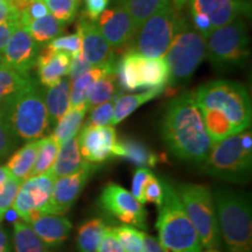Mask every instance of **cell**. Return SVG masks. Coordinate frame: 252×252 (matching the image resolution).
Masks as SVG:
<instances>
[{
	"mask_svg": "<svg viewBox=\"0 0 252 252\" xmlns=\"http://www.w3.org/2000/svg\"><path fill=\"white\" fill-rule=\"evenodd\" d=\"M13 247L15 252H49L46 244L23 220H15L13 224Z\"/></svg>",
	"mask_w": 252,
	"mask_h": 252,
	"instance_id": "1f68e13d",
	"label": "cell"
},
{
	"mask_svg": "<svg viewBox=\"0 0 252 252\" xmlns=\"http://www.w3.org/2000/svg\"><path fill=\"white\" fill-rule=\"evenodd\" d=\"M20 143L17 135L9 127L8 123L6 122L4 113L0 108V161L7 158Z\"/></svg>",
	"mask_w": 252,
	"mask_h": 252,
	"instance_id": "74e56055",
	"label": "cell"
},
{
	"mask_svg": "<svg viewBox=\"0 0 252 252\" xmlns=\"http://www.w3.org/2000/svg\"><path fill=\"white\" fill-rule=\"evenodd\" d=\"M112 232L122 244L125 252H143L144 232L131 225L111 226Z\"/></svg>",
	"mask_w": 252,
	"mask_h": 252,
	"instance_id": "d590c367",
	"label": "cell"
},
{
	"mask_svg": "<svg viewBox=\"0 0 252 252\" xmlns=\"http://www.w3.org/2000/svg\"><path fill=\"white\" fill-rule=\"evenodd\" d=\"M87 111V106H83V108H70L65 112V115L56 123L54 132L52 133L56 143L61 145L78 134Z\"/></svg>",
	"mask_w": 252,
	"mask_h": 252,
	"instance_id": "4dcf8cb0",
	"label": "cell"
},
{
	"mask_svg": "<svg viewBox=\"0 0 252 252\" xmlns=\"http://www.w3.org/2000/svg\"><path fill=\"white\" fill-rule=\"evenodd\" d=\"M169 1L171 0H119V5L127 12L135 30H138L151 15Z\"/></svg>",
	"mask_w": 252,
	"mask_h": 252,
	"instance_id": "d6a6232c",
	"label": "cell"
},
{
	"mask_svg": "<svg viewBox=\"0 0 252 252\" xmlns=\"http://www.w3.org/2000/svg\"><path fill=\"white\" fill-rule=\"evenodd\" d=\"M108 72H116V68L94 67L70 82V108L87 106V96L93 84Z\"/></svg>",
	"mask_w": 252,
	"mask_h": 252,
	"instance_id": "f1b7e54d",
	"label": "cell"
},
{
	"mask_svg": "<svg viewBox=\"0 0 252 252\" xmlns=\"http://www.w3.org/2000/svg\"><path fill=\"white\" fill-rule=\"evenodd\" d=\"M41 47L20 24L0 55L6 67L31 75V71L35 68Z\"/></svg>",
	"mask_w": 252,
	"mask_h": 252,
	"instance_id": "9a60e30c",
	"label": "cell"
},
{
	"mask_svg": "<svg viewBox=\"0 0 252 252\" xmlns=\"http://www.w3.org/2000/svg\"><path fill=\"white\" fill-rule=\"evenodd\" d=\"M0 252H12V243L8 231L0 226Z\"/></svg>",
	"mask_w": 252,
	"mask_h": 252,
	"instance_id": "f907efd6",
	"label": "cell"
},
{
	"mask_svg": "<svg viewBox=\"0 0 252 252\" xmlns=\"http://www.w3.org/2000/svg\"><path fill=\"white\" fill-rule=\"evenodd\" d=\"M93 68L86 61V59L83 58L82 53H78V54L71 56V63H70V68H69V72H68V78L72 82L74 80H76L78 76L83 75L84 72L89 71L90 69Z\"/></svg>",
	"mask_w": 252,
	"mask_h": 252,
	"instance_id": "bcb514c9",
	"label": "cell"
},
{
	"mask_svg": "<svg viewBox=\"0 0 252 252\" xmlns=\"http://www.w3.org/2000/svg\"><path fill=\"white\" fill-rule=\"evenodd\" d=\"M106 228L108 225L100 217H94L82 223L76 238L78 252H97Z\"/></svg>",
	"mask_w": 252,
	"mask_h": 252,
	"instance_id": "f546056e",
	"label": "cell"
},
{
	"mask_svg": "<svg viewBox=\"0 0 252 252\" xmlns=\"http://www.w3.org/2000/svg\"><path fill=\"white\" fill-rule=\"evenodd\" d=\"M78 135V145L82 158L87 162L96 163L106 161L113 158L117 135L112 126H89L84 125Z\"/></svg>",
	"mask_w": 252,
	"mask_h": 252,
	"instance_id": "2e32d148",
	"label": "cell"
},
{
	"mask_svg": "<svg viewBox=\"0 0 252 252\" xmlns=\"http://www.w3.org/2000/svg\"><path fill=\"white\" fill-rule=\"evenodd\" d=\"M94 23L99 33L113 49L130 45L137 32L130 15L119 4L105 9Z\"/></svg>",
	"mask_w": 252,
	"mask_h": 252,
	"instance_id": "e0dca14e",
	"label": "cell"
},
{
	"mask_svg": "<svg viewBox=\"0 0 252 252\" xmlns=\"http://www.w3.org/2000/svg\"><path fill=\"white\" fill-rule=\"evenodd\" d=\"M33 1L34 0H8L9 4H11L12 7L18 12L19 15L23 13L25 9H26Z\"/></svg>",
	"mask_w": 252,
	"mask_h": 252,
	"instance_id": "816d5d0a",
	"label": "cell"
},
{
	"mask_svg": "<svg viewBox=\"0 0 252 252\" xmlns=\"http://www.w3.org/2000/svg\"><path fill=\"white\" fill-rule=\"evenodd\" d=\"M59 147L60 145L56 143V140L53 138L52 134L41 138L35 163H34L33 169H32L31 176L40 175L52 171L56 156H58Z\"/></svg>",
	"mask_w": 252,
	"mask_h": 252,
	"instance_id": "836d02e7",
	"label": "cell"
},
{
	"mask_svg": "<svg viewBox=\"0 0 252 252\" xmlns=\"http://www.w3.org/2000/svg\"><path fill=\"white\" fill-rule=\"evenodd\" d=\"M113 158H123L137 167H146V168L154 167L160 160L159 157L143 143L130 138L116 141Z\"/></svg>",
	"mask_w": 252,
	"mask_h": 252,
	"instance_id": "cb8c5ba5",
	"label": "cell"
},
{
	"mask_svg": "<svg viewBox=\"0 0 252 252\" xmlns=\"http://www.w3.org/2000/svg\"><path fill=\"white\" fill-rule=\"evenodd\" d=\"M188 12H189V17H190V23L193 25V27L204 37V39H206V37L210 34V32L214 30L212 24H210L209 19H208L203 13L193 11V9L188 8Z\"/></svg>",
	"mask_w": 252,
	"mask_h": 252,
	"instance_id": "ee69618b",
	"label": "cell"
},
{
	"mask_svg": "<svg viewBox=\"0 0 252 252\" xmlns=\"http://www.w3.org/2000/svg\"><path fill=\"white\" fill-rule=\"evenodd\" d=\"M33 78L6 65L0 67V102L26 87Z\"/></svg>",
	"mask_w": 252,
	"mask_h": 252,
	"instance_id": "e575fe53",
	"label": "cell"
},
{
	"mask_svg": "<svg viewBox=\"0 0 252 252\" xmlns=\"http://www.w3.org/2000/svg\"><path fill=\"white\" fill-rule=\"evenodd\" d=\"M45 102L50 126H55L70 109V80L68 76L45 89Z\"/></svg>",
	"mask_w": 252,
	"mask_h": 252,
	"instance_id": "7402d4cb",
	"label": "cell"
},
{
	"mask_svg": "<svg viewBox=\"0 0 252 252\" xmlns=\"http://www.w3.org/2000/svg\"><path fill=\"white\" fill-rule=\"evenodd\" d=\"M54 182L55 176L52 171L25 180L12 206L17 215L27 222L33 213H48Z\"/></svg>",
	"mask_w": 252,
	"mask_h": 252,
	"instance_id": "7c38bea8",
	"label": "cell"
},
{
	"mask_svg": "<svg viewBox=\"0 0 252 252\" xmlns=\"http://www.w3.org/2000/svg\"><path fill=\"white\" fill-rule=\"evenodd\" d=\"M97 252H125L117 237L112 232L111 226L106 228L102 239H100Z\"/></svg>",
	"mask_w": 252,
	"mask_h": 252,
	"instance_id": "7bdbcfd3",
	"label": "cell"
},
{
	"mask_svg": "<svg viewBox=\"0 0 252 252\" xmlns=\"http://www.w3.org/2000/svg\"><path fill=\"white\" fill-rule=\"evenodd\" d=\"M187 7L180 12L172 43L163 56L169 71L168 86L188 82L207 58L206 39L191 25Z\"/></svg>",
	"mask_w": 252,
	"mask_h": 252,
	"instance_id": "8992f818",
	"label": "cell"
},
{
	"mask_svg": "<svg viewBox=\"0 0 252 252\" xmlns=\"http://www.w3.org/2000/svg\"><path fill=\"white\" fill-rule=\"evenodd\" d=\"M220 241L228 252H252V212L249 195L228 188L213 194Z\"/></svg>",
	"mask_w": 252,
	"mask_h": 252,
	"instance_id": "277c9868",
	"label": "cell"
},
{
	"mask_svg": "<svg viewBox=\"0 0 252 252\" xmlns=\"http://www.w3.org/2000/svg\"><path fill=\"white\" fill-rule=\"evenodd\" d=\"M40 139L30 141L24 145L21 149L12 154L8 159L6 167L11 173L12 176L19 179V180L25 181L31 176L32 169H33L34 163H35L37 150H39Z\"/></svg>",
	"mask_w": 252,
	"mask_h": 252,
	"instance_id": "484cf974",
	"label": "cell"
},
{
	"mask_svg": "<svg viewBox=\"0 0 252 252\" xmlns=\"http://www.w3.org/2000/svg\"><path fill=\"white\" fill-rule=\"evenodd\" d=\"M49 14V9L47 8L43 0H34L28 7L20 14V21L34 20Z\"/></svg>",
	"mask_w": 252,
	"mask_h": 252,
	"instance_id": "f6af8a7d",
	"label": "cell"
},
{
	"mask_svg": "<svg viewBox=\"0 0 252 252\" xmlns=\"http://www.w3.org/2000/svg\"><path fill=\"white\" fill-rule=\"evenodd\" d=\"M9 176H11V173H9L7 167L0 166V187L8 180Z\"/></svg>",
	"mask_w": 252,
	"mask_h": 252,
	"instance_id": "f5cc1de1",
	"label": "cell"
},
{
	"mask_svg": "<svg viewBox=\"0 0 252 252\" xmlns=\"http://www.w3.org/2000/svg\"><path fill=\"white\" fill-rule=\"evenodd\" d=\"M207 56L214 67L230 69L242 67L248 61L249 37L243 18L214 28L206 37Z\"/></svg>",
	"mask_w": 252,
	"mask_h": 252,
	"instance_id": "30bf717a",
	"label": "cell"
},
{
	"mask_svg": "<svg viewBox=\"0 0 252 252\" xmlns=\"http://www.w3.org/2000/svg\"><path fill=\"white\" fill-rule=\"evenodd\" d=\"M28 224L39 236L47 248L61 245L68 238L72 228L71 222L64 215L35 212L27 220Z\"/></svg>",
	"mask_w": 252,
	"mask_h": 252,
	"instance_id": "d6986e66",
	"label": "cell"
},
{
	"mask_svg": "<svg viewBox=\"0 0 252 252\" xmlns=\"http://www.w3.org/2000/svg\"><path fill=\"white\" fill-rule=\"evenodd\" d=\"M20 25V19L19 20H9L6 23L0 24V54L5 49L6 45L13 35V33Z\"/></svg>",
	"mask_w": 252,
	"mask_h": 252,
	"instance_id": "7dc6e473",
	"label": "cell"
},
{
	"mask_svg": "<svg viewBox=\"0 0 252 252\" xmlns=\"http://www.w3.org/2000/svg\"><path fill=\"white\" fill-rule=\"evenodd\" d=\"M86 163L87 161L82 158L80 151L78 135H75L71 139H68L60 145L52 173L55 176V179H58L77 172Z\"/></svg>",
	"mask_w": 252,
	"mask_h": 252,
	"instance_id": "603a6c76",
	"label": "cell"
},
{
	"mask_svg": "<svg viewBox=\"0 0 252 252\" xmlns=\"http://www.w3.org/2000/svg\"><path fill=\"white\" fill-rule=\"evenodd\" d=\"M153 173L150 168L146 167H138L133 173V178H132V186H131V194L137 198L141 204L143 202V194H144V188L146 185L147 180L150 179V176Z\"/></svg>",
	"mask_w": 252,
	"mask_h": 252,
	"instance_id": "b9f144b4",
	"label": "cell"
},
{
	"mask_svg": "<svg viewBox=\"0 0 252 252\" xmlns=\"http://www.w3.org/2000/svg\"><path fill=\"white\" fill-rule=\"evenodd\" d=\"M9 127L21 141L39 140L48 132L50 124L45 102V87L33 78L26 87L0 102Z\"/></svg>",
	"mask_w": 252,
	"mask_h": 252,
	"instance_id": "7a4b0ae2",
	"label": "cell"
},
{
	"mask_svg": "<svg viewBox=\"0 0 252 252\" xmlns=\"http://www.w3.org/2000/svg\"><path fill=\"white\" fill-rule=\"evenodd\" d=\"M195 94L200 110H209L226 119L235 134L247 130L251 124V99L243 84L216 80L201 86Z\"/></svg>",
	"mask_w": 252,
	"mask_h": 252,
	"instance_id": "5b68a950",
	"label": "cell"
},
{
	"mask_svg": "<svg viewBox=\"0 0 252 252\" xmlns=\"http://www.w3.org/2000/svg\"><path fill=\"white\" fill-rule=\"evenodd\" d=\"M20 24L41 46L47 45L49 41L61 36V34L65 31V25L60 23L58 19L50 13L42 18L34 19V20L20 21Z\"/></svg>",
	"mask_w": 252,
	"mask_h": 252,
	"instance_id": "d4e9b609",
	"label": "cell"
},
{
	"mask_svg": "<svg viewBox=\"0 0 252 252\" xmlns=\"http://www.w3.org/2000/svg\"><path fill=\"white\" fill-rule=\"evenodd\" d=\"M202 252H220V251L217 250V249H208V250L202 251Z\"/></svg>",
	"mask_w": 252,
	"mask_h": 252,
	"instance_id": "11a10c76",
	"label": "cell"
},
{
	"mask_svg": "<svg viewBox=\"0 0 252 252\" xmlns=\"http://www.w3.org/2000/svg\"><path fill=\"white\" fill-rule=\"evenodd\" d=\"M251 167L252 150L245 149L241 133H237L213 144L201 162V172L220 180L241 184L250 179Z\"/></svg>",
	"mask_w": 252,
	"mask_h": 252,
	"instance_id": "ba28073f",
	"label": "cell"
},
{
	"mask_svg": "<svg viewBox=\"0 0 252 252\" xmlns=\"http://www.w3.org/2000/svg\"><path fill=\"white\" fill-rule=\"evenodd\" d=\"M5 214H6V212H4V210L0 209V223H1V222H2V220H4Z\"/></svg>",
	"mask_w": 252,
	"mask_h": 252,
	"instance_id": "db71d44e",
	"label": "cell"
},
{
	"mask_svg": "<svg viewBox=\"0 0 252 252\" xmlns=\"http://www.w3.org/2000/svg\"><path fill=\"white\" fill-rule=\"evenodd\" d=\"M133 61L139 89H166L169 71L165 59L145 58L133 50Z\"/></svg>",
	"mask_w": 252,
	"mask_h": 252,
	"instance_id": "44dd1931",
	"label": "cell"
},
{
	"mask_svg": "<svg viewBox=\"0 0 252 252\" xmlns=\"http://www.w3.org/2000/svg\"><path fill=\"white\" fill-rule=\"evenodd\" d=\"M188 8L203 13L213 28H219L250 15L251 2L250 0H188Z\"/></svg>",
	"mask_w": 252,
	"mask_h": 252,
	"instance_id": "ac0fdd59",
	"label": "cell"
},
{
	"mask_svg": "<svg viewBox=\"0 0 252 252\" xmlns=\"http://www.w3.org/2000/svg\"><path fill=\"white\" fill-rule=\"evenodd\" d=\"M175 190L188 219L196 229L203 249L220 248L222 241L210 188L197 184H180Z\"/></svg>",
	"mask_w": 252,
	"mask_h": 252,
	"instance_id": "9c48e42d",
	"label": "cell"
},
{
	"mask_svg": "<svg viewBox=\"0 0 252 252\" xmlns=\"http://www.w3.org/2000/svg\"><path fill=\"white\" fill-rule=\"evenodd\" d=\"M77 32L82 37V55L91 67L116 68L118 60L115 49L99 33L96 23L84 13L78 20Z\"/></svg>",
	"mask_w": 252,
	"mask_h": 252,
	"instance_id": "5bb4252c",
	"label": "cell"
},
{
	"mask_svg": "<svg viewBox=\"0 0 252 252\" xmlns=\"http://www.w3.org/2000/svg\"><path fill=\"white\" fill-rule=\"evenodd\" d=\"M113 105H115V99L110 102L103 103L96 108L90 110V117L88 119L86 125L89 126H109L111 125L112 115H113Z\"/></svg>",
	"mask_w": 252,
	"mask_h": 252,
	"instance_id": "ab89813d",
	"label": "cell"
},
{
	"mask_svg": "<svg viewBox=\"0 0 252 252\" xmlns=\"http://www.w3.org/2000/svg\"><path fill=\"white\" fill-rule=\"evenodd\" d=\"M97 168L98 165L96 163L87 162L77 172L55 179L48 213L64 215L76 202Z\"/></svg>",
	"mask_w": 252,
	"mask_h": 252,
	"instance_id": "4fadbf2b",
	"label": "cell"
},
{
	"mask_svg": "<svg viewBox=\"0 0 252 252\" xmlns=\"http://www.w3.org/2000/svg\"><path fill=\"white\" fill-rule=\"evenodd\" d=\"M161 134L167 149L178 159L195 163L206 159L213 143L194 93L181 94L168 104L162 118Z\"/></svg>",
	"mask_w": 252,
	"mask_h": 252,
	"instance_id": "6da1fadb",
	"label": "cell"
},
{
	"mask_svg": "<svg viewBox=\"0 0 252 252\" xmlns=\"http://www.w3.org/2000/svg\"><path fill=\"white\" fill-rule=\"evenodd\" d=\"M187 5L188 0H171L162 6L138 28L131 49L145 58H163L172 43L180 12Z\"/></svg>",
	"mask_w": 252,
	"mask_h": 252,
	"instance_id": "52a82bcc",
	"label": "cell"
},
{
	"mask_svg": "<svg viewBox=\"0 0 252 252\" xmlns=\"http://www.w3.org/2000/svg\"><path fill=\"white\" fill-rule=\"evenodd\" d=\"M4 65V63H2V59H1V55H0V67H2Z\"/></svg>",
	"mask_w": 252,
	"mask_h": 252,
	"instance_id": "9f6ffc18",
	"label": "cell"
},
{
	"mask_svg": "<svg viewBox=\"0 0 252 252\" xmlns=\"http://www.w3.org/2000/svg\"><path fill=\"white\" fill-rule=\"evenodd\" d=\"M70 63V54L43 46L35 63L37 82L45 88L54 86L60 80L68 76Z\"/></svg>",
	"mask_w": 252,
	"mask_h": 252,
	"instance_id": "ffe728a7",
	"label": "cell"
},
{
	"mask_svg": "<svg viewBox=\"0 0 252 252\" xmlns=\"http://www.w3.org/2000/svg\"><path fill=\"white\" fill-rule=\"evenodd\" d=\"M165 90L161 89H149L145 93L134 94H121L115 99L112 115V125H117L132 115L135 110L144 105L145 103L150 102L153 98L159 96Z\"/></svg>",
	"mask_w": 252,
	"mask_h": 252,
	"instance_id": "4316f807",
	"label": "cell"
},
{
	"mask_svg": "<svg viewBox=\"0 0 252 252\" xmlns=\"http://www.w3.org/2000/svg\"><path fill=\"white\" fill-rule=\"evenodd\" d=\"M19 19H20V15L8 1L0 2V24L9 20H19Z\"/></svg>",
	"mask_w": 252,
	"mask_h": 252,
	"instance_id": "c3c4849f",
	"label": "cell"
},
{
	"mask_svg": "<svg viewBox=\"0 0 252 252\" xmlns=\"http://www.w3.org/2000/svg\"><path fill=\"white\" fill-rule=\"evenodd\" d=\"M5 1H8V0H0V2H5Z\"/></svg>",
	"mask_w": 252,
	"mask_h": 252,
	"instance_id": "6f0895ef",
	"label": "cell"
},
{
	"mask_svg": "<svg viewBox=\"0 0 252 252\" xmlns=\"http://www.w3.org/2000/svg\"><path fill=\"white\" fill-rule=\"evenodd\" d=\"M49 9V13L58 19L60 23L69 24L76 18L81 0H43Z\"/></svg>",
	"mask_w": 252,
	"mask_h": 252,
	"instance_id": "8d00e7d4",
	"label": "cell"
},
{
	"mask_svg": "<svg viewBox=\"0 0 252 252\" xmlns=\"http://www.w3.org/2000/svg\"><path fill=\"white\" fill-rule=\"evenodd\" d=\"M163 196V189L161 185V180L156 178V175L152 174L147 180L144 188L143 194V202L144 204L154 203L157 207L160 206Z\"/></svg>",
	"mask_w": 252,
	"mask_h": 252,
	"instance_id": "60d3db41",
	"label": "cell"
},
{
	"mask_svg": "<svg viewBox=\"0 0 252 252\" xmlns=\"http://www.w3.org/2000/svg\"><path fill=\"white\" fill-rule=\"evenodd\" d=\"M116 72H108L99 77L90 88L87 96V108L91 110L100 104L110 102L121 96L122 91Z\"/></svg>",
	"mask_w": 252,
	"mask_h": 252,
	"instance_id": "83f0119b",
	"label": "cell"
},
{
	"mask_svg": "<svg viewBox=\"0 0 252 252\" xmlns=\"http://www.w3.org/2000/svg\"><path fill=\"white\" fill-rule=\"evenodd\" d=\"M98 204L108 215L117 219L123 224L134 228H147V212L131 191L121 185L109 182L99 195Z\"/></svg>",
	"mask_w": 252,
	"mask_h": 252,
	"instance_id": "8fae6325",
	"label": "cell"
},
{
	"mask_svg": "<svg viewBox=\"0 0 252 252\" xmlns=\"http://www.w3.org/2000/svg\"><path fill=\"white\" fill-rule=\"evenodd\" d=\"M143 252H165L160 247L159 242L157 238L152 237L149 234L144 232V250Z\"/></svg>",
	"mask_w": 252,
	"mask_h": 252,
	"instance_id": "681fc988",
	"label": "cell"
},
{
	"mask_svg": "<svg viewBox=\"0 0 252 252\" xmlns=\"http://www.w3.org/2000/svg\"><path fill=\"white\" fill-rule=\"evenodd\" d=\"M45 46L53 50L65 52L74 56L78 53H82V37L80 33L76 32V33L70 34V35L56 37V39L49 41Z\"/></svg>",
	"mask_w": 252,
	"mask_h": 252,
	"instance_id": "f35d334b",
	"label": "cell"
},
{
	"mask_svg": "<svg viewBox=\"0 0 252 252\" xmlns=\"http://www.w3.org/2000/svg\"><path fill=\"white\" fill-rule=\"evenodd\" d=\"M161 180L163 196L158 207V242L165 252H202L196 229L188 219L175 188Z\"/></svg>",
	"mask_w": 252,
	"mask_h": 252,
	"instance_id": "3957f363",
	"label": "cell"
}]
</instances>
